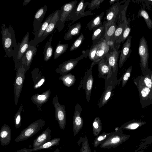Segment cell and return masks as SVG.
I'll list each match as a JSON object with an SVG mask.
<instances>
[{"instance_id": "cell-1", "label": "cell", "mask_w": 152, "mask_h": 152, "mask_svg": "<svg viewBox=\"0 0 152 152\" xmlns=\"http://www.w3.org/2000/svg\"><path fill=\"white\" fill-rule=\"evenodd\" d=\"M2 45L6 55L9 58L16 57L19 48L15 37V30L11 25L7 27L4 24L1 26Z\"/></svg>"}, {"instance_id": "cell-2", "label": "cell", "mask_w": 152, "mask_h": 152, "mask_svg": "<svg viewBox=\"0 0 152 152\" xmlns=\"http://www.w3.org/2000/svg\"><path fill=\"white\" fill-rule=\"evenodd\" d=\"M16 69V74L14 84V101L15 105L18 104L22 91L25 79V74L26 73L25 64L22 60L18 63Z\"/></svg>"}, {"instance_id": "cell-3", "label": "cell", "mask_w": 152, "mask_h": 152, "mask_svg": "<svg viewBox=\"0 0 152 152\" xmlns=\"http://www.w3.org/2000/svg\"><path fill=\"white\" fill-rule=\"evenodd\" d=\"M45 124V121L42 118L37 120L22 131L15 139V142L24 141L31 137L42 129Z\"/></svg>"}, {"instance_id": "cell-4", "label": "cell", "mask_w": 152, "mask_h": 152, "mask_svg": "<svg viewBox=\"0 0 152 152\" xmlns=\"http://www.w3.org/2000/svg\"><path fill=\"white\" fill-rule=\"evenodd\" d=\"M138 53L140 58V65L142 75H145L149 68L148 67L149 52L147 41L142 36L140 38L138 48Z\"/></svg>"}, {"instance_id": "cell-5", "label": "cell", "mask_w": 152, "mask_h": 152, "mask_svg": "<svg viewBox=\"0 0 152 152\" xmlns=\"http://www.w3.org/2000/svg\"><path fill=\"white\" fill-rule=\"evenodd\" d=\"M133 81L138 91L142 108H144L152 104L150 98L151 90L140 80L138 76L134 78Z\"/></svg>"}, {"instance_id": "cell-6", "label": "cell", "mask_w": 152, "mask_h": 152, "mask_svg": "<svg viewBox=\"0 0 152 152\" xmlns=\"http://www.w3.org/2000/svg\"><path fill=\"white\" fill-rule=\"evenodd\" d=\"M95 65L92 62L89 69L85 72L78 88L80 90L82 87L85 90L86 100L88 102L90 101L94 81L92 69Z\"/></svg>"}, {"instance_id": "cell-7", "label": "cell", "mask_w": 152, "mask_h": 152, "mask_svg": "<svg viewBox=\"0 0 152 152\" xmlns=\"http://www.w3.org/2000/svg\"><path fill=\"white\" fill-rule=\"evenodd\" d=\"M83 54L80 56L65 61L59 65L56 69V72L61 75L69 73L75 67L80 60L84 58H86L88 55V50L86 51H83Z\"/></svg>"}, {"instance_id": "cell-8", "label": "cell", "mask_w": 152, "mask_h": 152, "mask_svg": "<svg viewBox=\"0 0 152 152\" xmlns=\"http://www.w3.org/2000/svg\"><path fill=\"white\" fill-rule=\"evenodd\" d=\"M77 2V0L72 1L64 4L61 7V14L56 26L59 32L63 29L65 22L67 21L69 14L76 7Z\"/></svg>"}, {"instance_id": "cell-9", "label": "cell", "mask_w": 152, "mask_h": 152, "mask_svg": "<svg viewBox=\"0 0 152 152\" xmlns=\"http://www.w3.org/2000/svg\"><path fill=\"white\" fill-rule=\"evenodd\" d=\"M52 103L55 109V116L61 129L64 130L66 122V113L65 106L60 104L58 100L56 94L52 100Z\"/></svg>"}, {"instance_id": "cell-10", "label": "cell", "mask_w": 152, "mask_h": 152, "mask_svg": "<svg viewBox=\"0 0 152 152\" xmlns=\"http://www.w3.org/2000/svg\"><path fill=\"white\" fill-rule=\"evenodd\" d=\"M120 52H121V51H119L118 49L115 47L113 49L110 48L108 53L105 57L106 61L111 70V76H113L114 77L115 82L116 81H118L116 80L118 71V61Z\"/></svg>"}, {"instance_id": "cell-11", "label": "cell", "mask_w": 152, "mask_h": 152, "mask_svg": "<svg viewBox=\"0 0 152 152\" xmlns=\"http://www.w3.org/2000/svg\"><path fill=\"white\" fill-rule=\"evenodd\" d=\"M88 4V2H85L84 0H81L71 12L67 21L71 20L74 22L81 18L94 15V13L91 12V10L85 11V9Z\"/></svg>"}, {"instance_id": "cell-12", "label": "cell", "mask_w": 152, "mask_h": 152, "mask_svg": "<svg viewBox=\"0 0 152 152\" xmlns=\"http://www.w3.org/2000/svg\"><path fill=\"white\" fill-rule=\"evenodd\" d=\"M82 108L79 104L75 106V111L72 119L73 130L74 136H75L82 128L83 124V121L81 116Z\"/></svg>"}, {"instance_id": "cell-13", "label": "cell", "mask_w": 152, "mask_h": 152, "mask_svg": "<svg viewBox=\"0 0 152 152\" xmlns=\"http://www.w3.org/2000/svg\"><path fill=\"white\" fill-rule=\"evenodd\" d=\"M36 45L34 40L29 41L28 48L22 58L26 66V72L29 69L34 57L37 52Z\"/></svg>"}, {"instance_id": "cell-14", "label": "cell", "mask_w": 152, "mask_h": 152, "mask_svg": "<svg viewBox=\"0 0 152 152\" xmlns=\"http://www.w3.org/2000/svg\"><path fill=\"white\" fill-rule=\"evenodd\" d=\"M132 37L129 35L126 41L123 44L121 50L119 66L121 68L124 63L129 57L131 51V39Z\"/></svg>"}, {"instance_id": "cell-15", "label": "cell", "mask_w": 152, "mask_h": 152, "mask_svg": "<svg viewBox=\"0 0 152 152\" xmlns=\"http://www.w3.org/2000/svg\"><path fill=\"white\" fill-rule=\"evenodd\" d=\"M123 137L117 132V130L102 143L99 147L101 148L110 149L115 148L123 140Z\"/></svg>"}, {"instance_id": "cell-16", "label": "cell", "mask_w": 152, "mask_h": 152, "mask_svg": "<svg viewBox=\"0 0 152 152\" xmlns=\"http://www.w3.org/2000/svg\"><path fill=\"white\" fill-rule=\"evenodd\" d=\"M29 33L27 32L23 38L21 42L18 43L19 48L15 58L14 59L15 70L18 63L22 60L23 57L28 48L29 42Z\"/></svg>"}, {"instance_id": "cell-17", "label": "cell", "mask_w": 152, "mask_h": 152, "mask_svg": "<svg viewBox=\"0 0 152 152\" xmlns=\"http://www.w3.org/2000/svg\"><path fill=\"white\" fill-rule=\"evenodd\" d=\"M121 3L117 1L107 10L104 21L105 24H108L118 18Z\"/></svg>"}, {"instance_id": "cell-18", "label": "cell", "mask_w": 152, "mask_h": 152, "mask_svg": "<svg viewBox=\"0 0 152 152\" xmlns=\"http://www.w3.org/2000/svg\"><path fill=\"white\" fill-rule=\"evenodd\" d=\"M110 50V47L106 44L104 38H103L98 42L94 61L93 62L95 64H98L99 62L108 53Z\"/></svg>"}, {"instance_id": "cell-19", "label": "cell", "mask_w": 152, "mask_h": 152, "mask_svg": "<svg viewBox=\"0 0 152 152\" xmlns=\"http://www.w3.org/2000/svg\"><path fill=\"white\" fill-rule=\"evenodd\" d=\"M98 77L105 80L107 82L111 77L112 73L109 65L106 61L105 57L102 58L98 64Z\"/></svg>"}, {"instance_id": "cell-20", "label": "cell", "mask_w": 152, "mask_h": 152, "mask_svg": "<svg viewBox=\"0 0 152 152\" xmlns=\"http://www.w3.org/2000/svg\"><path fill=\"white\" fill-rule=\"evenodd\" d=\"M47 10V5H45L38 9L35 14L33 22V34L34 35L42 25V22Z\"/></svg>"}, {"instance_id": "cell-21", "label": "cell", "mask_w": 152, "mask_h": 152, "mask_svg": "<svg viewBox=\"0 0 152 152\" xmlns=\"http://www.w3.org/2000/svg\"><path fill=\"white\" fill-rule=\"evenodd\" d=\"M51 91L48 89L42 94H36L32 96L31 100L37 106L39 111H41V107L45 103L50 97Z\"/></svg>"}, {"instance_id": "cell-22", "label": "cell", "mask_w": 152, "mask_h": 152, "mask_svg": "<svg viewBox=\"0 0 152 152\" xmlns=\"http://www.w3.org/2000/svg\"><path fill=\"white\" fill-rule=\"evenodd\" d=\"M55 13V11L52 12L48 17L42 23V25L39 29L34 34V40L36 45L43 41V34Z\"/></svg>"}, {"instance_id": "cell-23", "label": "cell", "mask_w": 152, "mask_h": 152, "mask_svg": "<svg viewBox=\"0 0 152 152\" xmlns=\"http://www.w3.org/2000/svg\"><path fill=\"white\" fill-rule=\"evenodd\" d=\"M61 12V10H57L55 11L54 14L43 34V41L48 36L52 34L56 28L57 23L60 19Z\"/></svg>"}, {"instance_id": "cell-24", "label": "cell", "mask_w": 152, "mask_h": 152, "mask_svg": "<svg viewBox=\"0 0 152 152\" xmlns=\"http://www.w3.org/2000/svg\"><path fill=\"white\" fill-rule=\"evenodd\" d=\"M61 139L60 137L54 138L49 142L40 146L31 149H27L24 148L18 150L14 152H32L40 150L50 148L53 146L59 145Z\"/></svg>"}, {"instance_id": "cell-25", "label": "cell", "mask_w": 152, "mask_h": 152, "mask_svg": "<svg viewBox=\"0 0 152 152\" xmlns=\"http://www.w3.org/2000/svg\"><path fill=\"white\" fill-rule=\"evenodd\" d=\"M51 130L48 128L37 136L34 141L33 148L40 146L50 141L51 140Z\"/></svg>"}, {"instance_id": "cell-26", "label": "cell", "mask_w": 152, "mask_h": 152, "mask_svg": "<svg viewBox=\"0 0 152 152\" xmlns=\"http://www.w3.org/2000/svg\"><path fill=\"white\" fill-rule=\"evenodd\" d=\"M11 131L8 125L4 124L2 126L0 131V141L2 146L9 144L11 140Z\"/></svg>"}, {"instance_id": "cell-27", "label": "cell", "mask_w": 152, "mask_h": 152, "mask_svg": "<svg viewBox=\"0 0 152 152\" xmlns=\"http://www.w3.org/2000/svg\"><path fill=\"white\" fill-rule=\"evenodd\" d=\"M114 86L113 82H111L110 84L105 88L102 95L98 102V106L100 108L107 104L113 93Z\"/></svg>"}, {"instance_id": "cell-28", "label": "cell", "mask_w": 152, "mask_h": 152, "mask_svg": "<svg viewBox=\"0 0 152 152\" xmlns=\"http://www.w3.org/2000/svg\"><path fill=\"white\" fill-rule=\"evenodd\" d=\"M130 0L126 1L123 5H121L118 16V24L122 23L126 25L130 23V19L127 20L126 16L127 10Z\"/></svg>"}, {"instance_id": "cell-29", "label": "cell", "mask_w": 152, "mask_h": 152, "mask_svg": "<svg viewBox=\"0 0 152 152\" xmlns=\"http://www.w3.org/2000/svg\"><path fill=\"white\" fill-rule=\"evenodd\" d=\"M105 23L100 27L93 31L91 36L92 44L97 43L104 38L105 33Z\"/></svg>"}, {"instance_id": "cell-30", "label": "cell", "mask_w": 152, "mask_h": 152, "mask_svg": "<svg viewBox=\"0 0 152 152\" xmlns=\"http://www.w3.org/2000/svg\"><path fill=\"white\" fill-rule=\"evenodd\" d=\"M81 27V24L79 22L72 26L65 34L64 39L65 40H68L72 39L73 37L78 35L80 33Z\"/></svg>"}, {"instance_id": "cell-31", "label": "cell", "mask_w": 152, "mask_h": 152, "mask_svg": "<svg viewBox=\"0 0 152 152\" xmlns=\"http://www.w3.org/2000/svg\"><path fill=\"white\" fill-rule=\"evenodd\" d=\"M118 20V18H117L115 21L108 24H105V31L104 38L106 42L110 40L113 36L117 26Z\"/></svg>"}, {"instance_id": "cell-32", "label": "cell", "mask_w": 152, "mask_h": 152, "mask_svg": "<svg viewBox=\"0 0 152 152\" xmlns=\"http://www.w3.org/2000/svg\"><path fill=\"white\" fill-rule=\"evenodd\" d=\"M104 14L103 12L91 20L87 24V26L90 31H93L102 25V20Z\"/></svg>"}, {"instance_id": "cell-33", "label": "cell", "mask_w": 152, "mask_h": 152, "mask_svg": "<svg viewBox=\"0 0 152 152\" xmlns=\"http://www.w3.org/2000/svg\"><path fill=\"white\" fill-rule=\"evenodd\" d=\"M53 35H51L45 45L43 52L44 60L47 61L50 59L53 53V47L51 46V42Z\"/></svg>"}, {"instance_id": "cell-34", "label": "cell", "mask_w": 152, "mask_h": 152, "mask_svg": "<svg viewBox=\"0 0 152 152\" xmlns=\"http://www.w3.org/2000/svg\"><path fill=\"white\" fill-rule=\"evenodd\" d=\"M59 79L62 80L64 84L68 87L73 85L76 81L75 76L69 73L61 75L59 77Z\"/></svg>"}, {"instance_id": "cell-35", "label": "cell", "mask_w": 152, "mask_h": 152, "mask_svg": "<svg viewBox=\"0 0 152 152\" xmlns=\"http://www.w3.org/2000/svg\"><path fill=\"white\" fill-rule=\"evenodd\" d=\"M129 25L130 24L126 26L122 35L115 42L114 45L115 48L119 50L121 42H122L123 44L129 35L131 29L129 26Z\"/></svg>"}, {"instance_id": "cell-36", "label": "cell", "mask_w": 152, "mask_h": 152, "mask_svg": "<svg viewBox=\"0 0 152 152\" xmlns=\"http://www.w3.org/2000/svg\"><path fill=\"white\" fill-rule=\"evenodd\" d=\"M151 69L149 68L147 73L144 75L138 76L140 80L147 87L152 90V81L151 78Z\"/></svg>"}, {"instance_id": "cell-37", "label": "cell", "mask_w": 152, "mask_h": 152, "mask_svg": "<svg viewBox=\"0 0 152 152\" xmlns=\"http://www.w3.org/2000/svg\"><path fill=\"white\" fill-rule=\"evenodd\" d=\"M68 47L67 44H61L60 41L57 45L53 55V59H56L64 53Z\"/></svg>"}, {"instance_id": "cell-38", "label": "cell", "mask_w": 152, "mask_h": 152, "mask_svg": "<svg viewBox=\"0 0 152 152\" xmlns=\"http://www.w3.org/2000/svg\"><path fill=\"white\" fill-rule=\"evenodd\" d=\"M93 132L94 135L97 136L102 130V123L98 116L94 118L93 123Z\"/></svg>"}, {"instance_id": "cell-39", "label": "cell", "mask_w": 152, "mask_h": 152, "mask_svg": "<svg viewBox=\"0 0 152 152\" xmlns=\"http://www.w3.org/2000/svg\"><path fill=\"white\" fill-rule=\"evenodd\" d=\"M113 133V132H104L101 134L98 135L94 140L93 143L94 147L95 148H97L98 146L100 145L109 137Z\"/></svg>"}, {"instance_id": "cell-40", "label": "cell", "mask_w": 152, "mask_h": 152, "mask_svg": "<svg viewBox=\"0 0 152 152\" xmlns=\"http://www.w3.org/2000/svg\"><path fill=\"white\" fill-rule=\"evenodd\" d=\"M129 24L126 25L122 23H118L113 36L110 39H113L115 41L118 40L122 35L126 26Z\"/></svg>"}, {"instance_id": "cell-41", "label": "cell", "mask_w": 152, "mask_h": 152, "mask_svg": "<svg viewBox=\"0 0 152 152\" xmlns=\"http://www.w3.org/2000/svg\"><path fill=\"white\" fill-rule=\"evenodd\" d=\"M138 17H142L144 19L148 28H152V20H151L148 13L143 8L139 10L138 14Z\"/></svg>"}, {"instance_id": "cell-42", "label": "cell", "mask_w": 152, "mask_h": 152, "mask_svg": "<svg viewBox=\"0 0 152 152\" xmlns=\"http://www.w3.org/2000/svg\"><path fill=\"white\" fill-rule=\"evenodd\" d=\"M132 68V66L131 65L127 69L123 74L121 78L118 80H119V82L121 80L122 81L121 85L122 88L125 86L128 81L131 75Z\"/></svg>"}, {"instance_id": "cell-43", "label": "cell", "mask_w": 152, "mask_h": 152, "mask_svg": "<svg viewBox=\"0 0 152 152\" xmlns=\"http://www.w3.org/2000/svg\"><path fill=\"white\" fill-rule=\"evenodd\" d=\"M23 109V106L21 104L18 111L15 115L14 124L16 129L19 128L21 126V112Z\"/></svg>"}, {"instance_id": "cell-44", "label": "cell", "mask_w": 152, "mask_h": 152, "mask_svg": "<svg viewBox=\"0 0 152 152\" xmlns=\"http://www.w3.org/2000/svg\"><path fill=\"white\" fill-rule=\"evenodd\" d=\"M84 39V35L82 33L72 44L70 50L72 51L78 48L82 43Z\"/></svg>"}, {"instance_id": "cell-45", "label": "cell", "mask_w": 152, "mask_h": 152, "mask_svg": "<svg viewBox=\"0 0 152 152\" xmlns=\"http://www.w3.org/2000/svg\"><path fill=\"white\" fill-rule=\"evenodd\" d=\"M80 152H91L88 141L86 136L83 138Z\"/></svg>"}, {"instance_id": "cell-46", "label": "cell", "mask_w": 152, "mask_h": 152, "mask_svg": "<svg viewBox=\"0 0 152 152\" xmlns=\"http://www.w3.org/2000/svg\"><path fill=\"white\" fill-rule=\"evenodd\" d=\"M98 42L97 43L92 44L89 50L88 57L90 59L94 62L95 55L97 51Z\"/></svg>"}, {"instance_id": "cell-47", "label": "cell", "mask_w": 152, "mask_h": 152, "mask_svg": "<svg viewBox=\"0 0 152 152\" xmlns=\"http://www.w3.org/2000/svg\"><path fill=\"white\" fill-rule=\"evenodd\" d=\"M105 0H94L91 1L88 5V7L89 10L92 11L95 9H98L100 8V4L104 1Z\"/></svg>"}, {"instance_id": "cell-48", "label": "cell", "mask_w": 152, "mask_h": 152, "mask_svg": "<svg viewBox=\"0 0 152 152\" xmlns=\"http://www.w3.org/2000/svg\"><path fill=\"white\" fill-rule=\"evenodd\" d=\"M143 123L137 121H133L132 122L126 124L125 125H123V127L124 128L134 129L138 127L141 124Z\"/></svg>"}, {"instance_id": "cell-49", "label": "cell", "mask_w": 152, "mask_h": 152, "mask_svg": "<svg viewBox=\"0 0 152 152\" xmlns=\"http://www.w3.org/2000/svg\"><path fill=\"white\" fill-rule=\"evenodd\" d=\"M45 79L44 77L42 78L37 83L34 85L33 86L34 88V89H37L40 87L44 83L45 81Z\"/></svg>"}, {"instance_id": "cell-50", "label": "cell", "mask_w": 152, "mask_h": 152, "mask_svg": "<svg viewBox=\"0 0 152 152\" xmlns=\"http://www.w3.org/2000/svg\"><path fill=\"white\" fill-rule=\"evenodd\" d=\"M115 42L112 39H110L108 41L106 42L107 45L109 46L110 48L112 49L114 48Z\"/></svg>"}, {"instance_id": "cell-51", "label": "cell", "mask_w": 152, "mask_h": 152, "mask_svg": "<svg viewBox=\"0 0 152 152\" xmlns=\"http://www.w3.org/2000/svg\"><path fill=\"white\" fill-rule=\"evenodd\" d=\"M31 1V0H25L23 3V6H26Z\"/></svg>"}, {"instance_id": "cell-52", "label": "cell", "mask_w": 152, "mask_h": 152, "mask_svg": "<svg viewBox=\"0 0 152 152\" xmlns=\"http://www.w3.org/2000/svg\"><path fill=\"white\" fill-rule=\"evenodd\" d=\"M151 72V79L152 81V70ZM150 99L151 102L152 104V91H151L150 94Z\"/></svg>"}, {"instance_id": "cell-53", "label": "cell", "mask_w": 152, "mask_h": 152, "mask_svg": "<svg viewBox=\"0 0 152 152\" xmlns=\"http://www.w3.org/2000/svg\"><path fill=\"white\" fill-rule=\"evenodd\" d=\"M118 1V0H110L109 1V3L110 5H111L112 4H115V2H116Z\"/></svg>"}, {"instance_id": "cell-54", "label": "cell", "mask_w": 152, "mask_h": 152, "mask_svg": "<svg viewBox=\"0 0 152 152\" xmlns=\"http://www.w3.org/2000/svg\"><path fill=\"white\" fill-rule=\"evenodd\" d=\"M53 152H61L60 151V150L59 149H57Z\"/></svg>"}, {"instance_id": "cell-55", "label": "cell", "mask_w": 152, "mask_h": 152, "mask_svg": "<svg viewBox=\"0 0 152 152\" xmlns=\"http://www.w3.org/2000/svg\"><path fill=\"white\" fill-rule=\"evenodd\" d=\"M147 1L152 2V0H148Z\"/></svg>"}, {"instance_id": "cell-56", "label": "cell", "mask_w": 152, "mask_h": 152, "mask_svg": "<svg viewBox=\"0 0 152 152\" xmlns=\"http://www.w3.org/2000/svg\"><path fill=\"white\" fill-rule=\"evenodd\" d=\"M93 152H97L96 151H94Z\"/></svg>"}]
</instances>
